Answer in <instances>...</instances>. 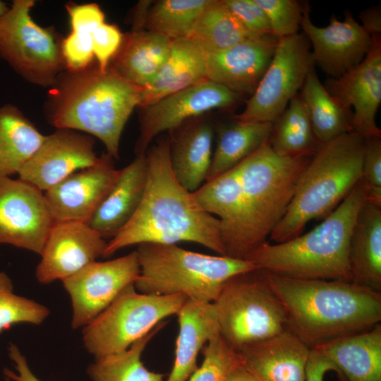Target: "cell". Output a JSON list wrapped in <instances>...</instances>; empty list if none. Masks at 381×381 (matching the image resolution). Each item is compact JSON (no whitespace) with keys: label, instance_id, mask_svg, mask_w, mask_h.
Here are the masks:
<instances>
[{"label":"cell","instance_id":"6da1fadb","mask_svg":"<svg viewBox=\"0 0 381 381\" xmlns=\"http://www.w3.org/2000/svg\"><path fill=\"white\" fill-rule=\"evenodd\" d=\"M169 152L170 139H163L145 155L147 182L142 202L128 223L107 242L103 257L133 245L179 242L198 243L225 255L219 221L176 179Z\"/></svg>","mask_w":381,"mask_h":381},{"label":"cell","instance_id":"7a4b0ae2","mask_svg":"<svg viewBox=\"0 0 381 381\" xmlns=\"http://www.w3.org/2000/svg\"><path fill=\"white\" fill-rule=\"evenodd\" d=\"M260 272L282 306L286 329L310 349L381 322L380 292L349 281L295 279Z\"/></svg>","mask_w":381,"mask_h":381},{"label":"cell","instance_id":"3957f363","mask_svg":"<svg viewBox=\"0 0 381 381\" xmlns=\"http://www.w3.org/2000/svg\"><path fill=\"white\" fill-rule=\"evenodd\" d=\"M52 87L48 105L52 125L95 136L107 155L119 159L121 137L133 109L140 106L141 87L97 66L67 71Z\"/></svg>","mask_w":381,"mask_h":381},{"label":"cell","instance_id":"277c9868","mask_svg":"<svg viewBox=\"0 0 381 381\" xmlns=\"http://www.w3.org/2000/svg\"><path fill=\"white\" fill-rule=\"evenodd\" d=\"M366 199V188L361 180L311 231L282 243L267 241L246 260L258 270L286 277L351 282L349 241L357 214Z\"/></svg>","mask_w":381,"mask_h":381},{"label":"cell","instance_id":"5b68a950","mask_svg":"<svg viewBox=\"0 0 381 381\" xmlns=\"http://www.w3.org/2000/svg\"><path fill=\"white\" fill-rule=\"evenodd\" d=\"M365 138L352 131L320 145L301 172L284 216L270 234L274 243L301 234L325 218L361 180Z\"/></svg>","mask_w":381,"mask_h":381},{"label":"cell","instance_id":"8992f818","mask_svg":"<svg viewBox=\"0 0 381 381\" xmlns=\"http://www.w3.org/2000/svg\"><path fill=\"white\" fill-rule=\"evenodd\" d=\"M140 274L134 283L143 294L184 296L188 301L212 303L231 277L258 270L249 260L212 255L176 244L138 245Z\"/></svg>","mask_w":381,"mask_h":381},{"label":"cell","instance_id":"52a82bcc","mask_svg":"<svg viewBox=\"0 0 381 381\" xmlns=\"http://www.w3.org/2000/svg\"><path fill=\"white\" fill-rule=\"evenodd\" d=\"M312 156H281L267 140L236 166L242 200L238 259L246 260L267 241L286 212L298 177Z\"/></svg>","mask_w":381,"mask_h":381},{"label":"cell","instance_id":"ba28073f","mask_svg":"<svg viewBox=\"0 0 381 381\" xmlns=\"http://www.w3.org/2000/svg\"><path fill=\"white\" fill-rule=\"evenodd\" d=\"M212 303L219 335L236 352L286 329L282 306L259 270L229 279Z\"/></svg>","mask_w":381,"mask_h":381},{"label":"cell","instance_id":"9c48e42d","mask_svg":"<svg viewBox=\"0 0 381 381\" xmlns=\"http://www.w3.org/2000/svg\"><path fill=\"white\" fill-rule=\"evenodd\" d=\"M186 301L181 294H143L130 284L83 327L84 346L95 358L123 351L166 318L176 315Z\"/></svg>","mask_w":381,"mask_h":381},{"label":"cell","instance_id":"30bf717a","mask_svg":"<svg viewBox=\"0 0 381 381\" xmlns=\"http://www.w3.org/2000/svg\"><path fill=\"white\" fill-rule=\"evenodd\" d=\"M32 0H16L0 19V56L30 83L53 86L66 69L61 41L30 16Z\"/></svg>","mask_w":381,"mask_h":381},{"label":"cell","instance_id":"8fae6325","mask_svg":"<svg viewBox=\"0 0 381 381\" xmlns=\"http://www.w3.org/2000/svg\"><path fill=\"white\" fill-rule=\"evenodd\" d=\"M310 44L301 33L279 39L267 70L235 119L274 123L299 93L314 67Z\"/></svg>","mask_w":381,"mask_h":381},{"label":"cell","instance_id":"7c38bea8","mask_svg":"<svg viewBox=\"0 0 381 381\" xmlns=\"http://www.w3.org/2000/svg\"><path fill=\"white\" fill-rule=\"evenodd\" d=\"M140 274L136 250L104 262L95 261L62 281L73 307L71 327H84L106 309Z\"/></svg>","mask_w":381,"mask_h":381},{"label":"cell","instance_id":"4fadbf2b","mask_svg":"<svg viewBox=\"0 0 381 381\" xmlns=\"http://www.w3.org/2000/svg\"><path fill=\"white\" fill-rule=\"evenodd\" d=\"M240 99V94L205 80L141 107L135 156L145 155L150 143L159 133L176 130L187 120L210 110L231 107Z\"/></svg>","mask_w":381,"mask_h":381},{"label":"cell","instance_id":"5bb4252c","mask_svg":"<svg viewBox=\"0 0 381 381\" xmlns=\"http://www.w3.org/2000/svg\"><path fill=\"white\" fill-rule=\"evenodd\" d=\"M54 223L42 191L19 178L0 176V245L40 255Z\"/></svg>","mask_w":381,"mask_h":381},{"label":"cell","instance_id":"9a60e30c","mask_svg":"<svg viewBox=\"0 0 381 381\" xmlns=\"http://www.w3.org/2000/svg\"><path fill=\"white\" fill-rule=\"evenodd\" d=\"M95 140L86 133L56 128L18 173V178L45 192L73 173L96 164Z\"/></svg>","mask_w":381,"mask_h":381},{"label":"cell","instance_id":"2e32d148","mask_svg":"<svg viewBox=\"0 0 381 381\" xmlns=\"http://www.w3.org/2000/svg\"><path fill=\"white\" fill-rule=\"evenodd\" d=\"M325 87L342 108L352 112L353 131L364 138H381L375 121L381 103L380 35L373 36L371 47L358 65L330 78Z\"/></svg>","mask_w":381,"mask_h":381},{"label":"cell","instance_id":"e0dca14e","mask_svg":"<svg viewBox=\"0 0 381 381\" xmlns=\"http://www.w3.org/2000/svg\"><path fill=\"white\" fill-rule=\"evenodd\" d=\"M119 174L113 158L106 153L99 157L96 164L73 173L44 192L54 222L88 224Z\"/></svg>","mask_w":381,"mask_h":381},{"label":"cell","instance_id":"ac0fdd59","mask_svg":"<svg viewBox=\"0 0 381 381\" xmlns=\"http://www.w3.org/2000/svg\"><path fill=\"white\" fill-rule=\"evenodd\" d=\"M107 244L87 223L54 222L40 255L36 279L46 284L64 281L103 257Z\"/></svg>","mask_w":381,"mask_h":381},{"label":"cell","instance_id":"d6986e66","mask_svg":"<svg viewBox=\"0 0 381 381\" xmlns=\"http://www.w3.org/2000/svg\"><path fill=\"white\" fill-rule=\"evenodd\" d=\"M309 8L306 5L301 28L313 47V62L332 78H339L363 60L373 37L350 13L342 21L332 16L328 25L316 26L310 19Z\"/></svg>","mask_w":381,"mask_h":381},{"label":"cell","instance_id":"ffe728a7","mask_svg":"<svg viewBox=\"0 0 381 381\" xmlns=\"http://www.w3.org/2000/svg\"><path fill=\"white\" fill-rule=\"evenodd\" d=\"M279 39L272 34L248 37L206 54L207 79L241 95H252L267 70Z\"/></svg>","mask_w":381,"mask_h":381},{"label":"cell","instance_id":"44dd1931","mask_svg":"<svg viewBox=\"0 0 381 381\" xmlns=\"http://www.w3.org/2000/svg\"><path fill=\"white\" fill-rule=\"evenodd\" d=\"M310 348L287 329L237 353L258 381H306Z\"/></svg>","mask_w":381,"mask_h":381},{"label":"cell","instance_id":"7402d4cb","mask_svg":"<svg viewBox=\"0 0 381 381\" xmlns=\"http://www.w3.org/2000/svg\"><path fill=\"white\" fill-rule=\"evenodd\" d=\"M145 155L136 156L119 169L115 184L88 223L105 240L114 238L128 223L142 202L147 182Z\"/></svg>","mask_w":381,"mask_h":381},{"label":"cell","instance_id":"603a6c76","mask_svg":"<svg viewBox=\"0 0 381 381\" xmlns=\"http://www.w3.org/2000/svg\"><path fill=\"white\" fill-rule=\"evenodd\" d=\"M337 368L340 381H381V324L315 348Z\"/></svg>","mask_w":381,"mask_h":381},{"label":"cell","instance_id":"cb8c5ba5","mask_svg":"<svg viewBox=\"0 0 381 381\" xmlns=\"http://www.w3.org/2000/svg\"><path fill=\"white\" fill-rule=\"evenodd\" d=\"M193 195L203 210L219 221L225 255L238 259L242 234V200L236 167L205 181Z\"/></svg>","mask_w":381,"mask_h":381},{"label":"cell","instance_id":"d4e9b609","mask_svg":"<svg viewBox=\"0 0 381 381\" xmlns=\"http://www.w3.org/2000/svg\"><path fill=\"white\" fill-rule=\"evenodd\" d=\"M351 282L381 293V203L366 199L349 246Z\"/></svg>","mask_w":381,"mask_h":381},{"label":"cell","instance_id":"484cf974","mask_svg":"<svg viewBox=\"0 0 381 381\" xmlns=\"http://www.w3.org/2000/svg\"><path fill=\"white\" fill-rule=\"evenodd\" d=\"M172 41L148 30H132L123 35L108 68L128 82L145 87L153 80L166 61Z\"/></svg>","mask_w":381,"mask_h":381},{"label":"cell","instance_id":"4316f807","mask_svg":"<svg viewBox=\"0 0 381 381\" xmlns=\"http://www.w3.org/2000/svg\"><path fill=\"white\" fill-rule=\"evenodd\" d=\"M205 80L206 53L189 38L173 40L169 54L155 78L141 87L139 107Z\"/></svg>","mask_w":381,"mask_h":381},{"label":"cell","instance_id":"83f0119b","mask_svg":"<svg viewBox=\"0 0 381 381\" xmlns=\"http://www.w3.org/2000/svg\"><path fill=\"white\" fill-rule=\"evenodd\" d=\"M179 333L174 364L166 381H187L198 369V356L208 340L219 333L212 303L188 301L176 314Z\"/></svg>","mask_w":381,"mask_h":381},{"label":"cell","instance_id":"f1b7e54d","mask_svg":"<svg viewBox=\"0 0 381 381\" xmlns=\"http://www.w3.org/2000/svg\"><path fill=\"white\" fill-rule=\"evenodd\" d=\"M213 137L212 126L200 121L185 126L170 139L172 172L179 183L191 193L205 182L213 153Z\"/></svg>","mask_w":381,"mask_h":381},{"label":"cell","instance_id":"f546056e","mask_svg":"<svg viewBox=\"0 0 381 381\" xmlns=\"http://www.w3.org/2000/svg\"><path fill=\"white\" fill-rule=\"evenodd\" d=\"M45 135L11 104L0 108V176L11 177L38 150Z\"/></svg>","mask_w":381,"mask_h":381},{"label":"cell","instance_id":"4dcf8cb0","mask_svg":"<svg viewBox=\"0 0 381 381\" xmlns=\"http://www.w3.org/2000/svg\"><path fill=\"white\" fill-rule=\"evenodd\" d=\"M272 126L235 119L221 127L205 181L232 169L269 140Z\"/></svg>","mask_w":381,"mask_h":381},{"label":"cell","instance_id":"1f68e13d","mask_svg":"<svg viewBox=\"0 0 381 381\" xmlns=\"http://www.w3.org/2000/svg\"><path fill=\"white\" fill-rule=\"evenodd\" d=\"M299 93L320 145L353 131L352 112L335 101L321 83L314 67L308 73Z\"/></svg>","mask_w":381,"mask_h":381},{"label":"cell","instance_id":"d6a6232c","mask_svg":"<svg viewBox=\"0 0 381 381\" xmlns=\"http://www.w3.org/2000/svg\"><path fill=\"white\" fill-rule=\"evenodd\" d=\"M269 143L281 156L313 155L320 147L300 93L273 123Z\"/></svg>","mask_w":381,"mask_h":381},{"label":"cell","instance_id":"836d02e7","mask_svg":"<svg viewBox=\"0 0 381 381\" xmlns=\"http://www.w3.org/2000/svg\"><path fill=\"white\" fill-rule=\"evenodd\" d=\"M167 324L162 321L128 349L97 358L87 373L92 381H164L165 375L149 370L143 363V352L150 341Z\"/></svg>","mask_w":381,"mask_h":381},{"label":"cell","instance_id":"e575fe53","mask_svg":"<svg viewBox=\"0 0 381 381\" xmlns=\"http://www.w3.org/2000/svg\"><path fill=\"white\" fill-rule=\"evenodd\" d=\"M250 37L222 0H211L188 38L209 54L227 49Z\"/></svg>","mask_w":381,"mask_h":381},{"label":"cell","instance_id":"d590c367","mask_svg":"<svg viewBox=\"0 0 381 381\" xmlns=\"http://www.w3.org/2000/svg\"><path fill=\"white\" fill-rule=\"evenodd\" d=\"M211 0H161L148 10L145 28L171 40L188 38Z\"/></svg>","mask_w":381,"mask_h":381},{"label":"cell","instance_id":"8d00e7d4","mask_svg":"<svg viewBox=\"0 0 381 381\" xmlns=\"http://www.w3.org/2000/svg\"><path fill=\"white\" fill-rule=\"evenodd\" d=\"M49 315L44 305L16 295L11 278L0 272V334L17 324L40 325Z\"/></svg>","mask_w":381,"mask_h":381},{"label":"cell","instance_id":"74e56055","mask_svg":"<svg viewBox=\"0 0 381 381\" xmlns=\"http://www.w3.org/2000/svg\"><path fill=\"white\" fill-rule=\"evenodd\" d=\"M202 349V363L189 381H222L241 363L238 353L225 343L219 333L212 336Z\"/></svg>","mask_w":381,"mask_h":381},{"label":"cell","instance_id":"f35d334b","mask_svg":"<svg viewBox=\"0 0 381 381\" xmlns=\"http://www.w3.org/2000/svg\"><path fill=\"white\" fill-rule=\"evenodd\" d=\"M264 11L271 33L277 39L298 33L306 5L296 0H255Z\"/></svg>","mask_w":381,"mask_h":381},{"label":"cell","instance_id":"ab89813d","mask_svg":"<svg viewBox=\"0 0 381 381\" xmlns=\"http://www.w3.org/2000/svg\"><path fill=\"white\" fill-rule=\"evenodd\" d=\"M361 181L367 191V199L381 203V139L365 138Z\"/></svg>","mask_w":381,"mask_h":381},{"label":"cell","instance_id":"60d3db41","mask_svg":"<svg viewBox=\"0 0 381 381\" xmlns=\"http://www.w3.org/2000/svg\"><path fill=\"white\" fill-rule=\"evenodd\" d=\"M61 52L67 71H79L90 67L95 59L92 33L71 31L61 40Z\"/></svg>","mask_w":381,"mask_h":381},{"label":"cell","instance_id":"b9f144b4","mask_svg":"<svg viewBox=\"0 0 381 381\" xmlns=\"http://www.w3.org/2000/svg\"><path fill=\"white\" fill-rule=\"evenodd\" d=\"M222 1L250 36L272 34L267 16L255 0Z\"/></svg>","mask_w":381,"mask_h":381},{"label":"cell","instance_id":"7bdbcfd3","mask_svg":"<svg viewBox=\"0 0 381 381\" xmlns=\"http://www.w3.org/2000/svg\"><path fill=\"white\" fill-rule=\"evenodd\" d=\"M92 37L97 67L104 71L121 47L123 35L116 25L104 22L93 31Z\"/></svg>","mask_w":381,"mask_h":381},{"label":"cell","instance_id":"ee69618b","mask_svg":"<svg viewBox=\"0 0 381 381\" xmlns=\"http://www.w3.org/2000/svg\"><path fill=\"white\" fill-rule=\"evenodd\" d=\"M66 9L70 17L71 31L92 33L105 22L104 13L96 4H68Z\"/></svg>","mask_w":381,"mask_h":381},{"label":"cell","instance_id":"f6af8a7d","mask_svg":"<svg viewBox=\"0 0 381 381\" xmlns=\"http://www.w3.org/2000/svg\"><path fill=\"white\" fill-rule=\"evenodd\" d=\"M8 356L13 363L15 371L5 368V381H41L31 370L25 356L16 344L9 345Z\"/></svg>","mask_w":381,"mask_h":381},{"label":"cell","instance_id":"bcb514c9","mask_svg":"<svg viewBox=\"0 0 381 381\" xmlns=\"http://www.w3.org/2000/svg\"><path fill=\"white\" fill-rule=\"evenodd\" d=\"M334 371L339 375L335 365L315 349H310L306 369V381H323L325 374Z\"/></svg>","mask_w":381,"mask_h":381},{"label":"cell","instance_id":"7dc6e473","mask_svg":"<svg viewBox=\"0 0 381 381\" xmlns=\"http://www.w3.org/2000/svg\"><path fill=\"white\" fill-rule=\"evenodd\" d=\"M360 18L362 21L361 25L368 34L372 37L380 35L381 18L380 8H368L361 13Z\"/></svg>","mask_w":381,"mask_h":381},{"label":"cell","instance_id":"c3c4849f","mask_svg":"<svg viewBox=\"0 0 381 381\" xmlns=\"http://www.w3.org/2000/svg\"><path fill=\"white\" fill-rule=\"evenodd\" d=\"M222 381H258L241 363Z\"/></svg>","mask_w":381,"mask_h":381},{"label":"cell","instance_id":"681fc988","mask_svg":"<svg viewBox=\"0 0 381 381\" xmlns=\"http://www.w3.org/2000/svg\"><path fill=\"white\" fill-rule=\"evenodd\" d=\"M8 9V8L7 7L6 4L0 1V19L6 13Z\"/></svg>","mask_w":381,"mask_h":381}]
</instances>
